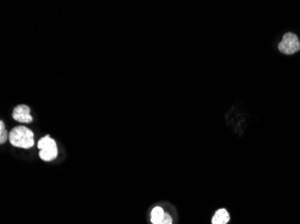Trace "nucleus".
Segmentation results:
<instances>
[{
    "label": "nucleus",
    "instance_id": "nucleus-1",
    "mask_svg": "<svg viewBox=\"0 0 300 224\" xmlns=\"http://www.w3.org/2000/svg\"><path fill=\"white\" fill-rule=\"evenodd\" d=\"M9 141L15 147L30 149L34 144V132L26 126H16L9 133Z\"/></svg>",
    "mask_w": 300,
    "mask_h": 224
},
{
    "label": "nucleus",
    "instance_id": "nucleus-2",
    "mask_svg": "<svg viewBox=\"0 0 300 224\" xmlns=\"http://www.w3.org/2000/svg\"><path fill=\"white\" fill-rule=\"evenodd\" d=\"M40 149L39 156L44 162H51L58 156V147L55 140L48 135L41 138L38 142Z\"/></svg>",
    "mask_w": 300,
    "mask_h": 224
},
{
    "label": "nucleus",
    "instance_id": "nucleus-3",
    "mask_svg": "<svg viewBox=\"0 0 300 224\" xmlns=\"http://www.w3.org/2000/svg\"><path fill=\"white\" fill-rule=\"evenodd\" d=\"M278 47L279 50L283 54H294L300 49V40L295 33H285Z\"/></svg>",
    "mask_w": 300,
    "mask_h": 224
},
{
    "label": "nucleus",
    "instance_id": "nucleus-4",
    "mask_svg": "<svg viewBox=\"0 0 300 224\" xmlns=\"http://www.w3.org/2000/svg\"><path fill=\"white\" fill-rule=\"evenodd\" d=\"M13 118L15 121L20 123H31L33 121V117L31 115V109L27 105L21 104L17 106L13 110Z\"/></svg>",
    "mask_w": 300,
    "mask_h": 224
},
{
    "label": "nucleus",
    "instance_id": "nucleus-5",
    "mask_svg": "<svg viewBox=\"0 0 300 224\" xmlns=\"http://www.w3.org/2000/svg\"><path fill=\"white\" fill-rule=\"evenodd\" d=\"M229 222V214L225 209L217 211L212 218V224H227Z\"/></svg>",
    "mask_w": 300,
    "mask_h": 224
},
{
    "label": "nucleus",
    "instance_id": "nucleus-6",
    "mask_svg": "<svg viewBox=\"0 0 300 224\" xmlns=\"http://www.w3.org/2000/svg\"><path fill=\"white\" fill-rule=\"evenodd\" d=\"M165 212L161 207L156 206L151 212V223L153 224H161L162 219L164 218Z\"/></svg>",
    "mask_w": 300,
    "mask_h": 224
},
{
    "label": "nucleus",
    "instance_id": "nucleus-7",
    "mask_svg": "<svg viewBox=\"0 0 300 224\" xmlns=\"http://www.w3.org/2000/svg\"><path fill=\"white\" fill-rule=\"evenodd\" d=\"M7 139H9V135L7 133L4 122L1 121L0 122V143H4L7 141Z\"/></svg>",
    "mask_w": 300,
    "mask_h": 224
},
{
    "label": "nucleus",
    "instance_id": "nucleus-8",
    "mask_svg": "<svg viewBox=\"0 0 300 224\" xmlns=\"http://www.w3.org/2000/svg\"><path fill=\"white\" fill-rule=\"evenodd\" d=\"M160 224H172V219L168 213H165Z\"/></svg>",
    "mask_w": 300,
    "mask_h": 224
}]
</instances>
